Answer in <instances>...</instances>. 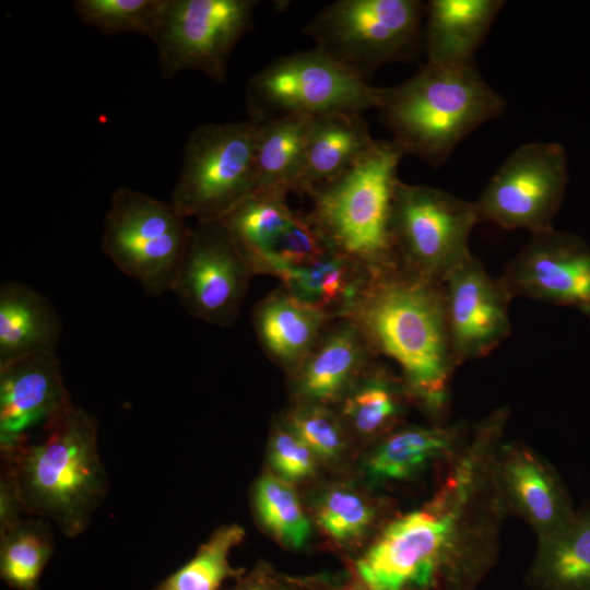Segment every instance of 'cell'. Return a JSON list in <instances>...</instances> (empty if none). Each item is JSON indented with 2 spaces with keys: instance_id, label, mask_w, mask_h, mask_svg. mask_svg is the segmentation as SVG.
I'll list each match as a JSON object with an SVG mask.
<instances>
[{
  "instance_id": "26",
  "label": "cell",
  "mask_w": 590,
  "mask_h": 590,
  "mask_svg": "<svg viewBox=\"0 0 590 590\" xmlns=\"http://www.w3.org/2000/svg\"><path fill=\"white\" fill-rule=\"evenodd\" d=\"M527 581L534 590H590V510L538 540Z\"/></svg>"
},
{
  "instance_id": "35",
  "label": "cell",
  "mask_w": 590,
  "mask_h": 590,
  "mask_svg": "<svg viewBox=\"0 0 590 590\" xmlns=\"http://www.w3.org/2000/svg\"><path fill=\"white\" fill-rule=\"evenodd\" d=\"M326 462L338 460L346 449L349 429L331 405L294 402L282 420Z\"/></svg>"
},
{
  "instance_id": "31",
  "label": "cell",
  "mask_w": 590,
  "mask_h": 590,
  "mask_svg": "<svg viewBox=\"0 0 590 590\" xmlns=\"http://www.w3.org/2000/svg\"><path fill=\"white\" fill-rule=\"evenodd\" d=\"M244 538L245 529L237 523L219 527L196 554L161 581L155 590H219L226 579L243 574L229 564L228 557Z\"/></svg>"
},
{
  "instance_id": "17",
  "label": "cell",
  "mask_w": 590,
  "mask_h": 590,
  "mask_svg": "<svg viewBox=\"0 0 590 590\" xmlns=\"http://www.w3.org/2000/svg\"><path fill=\"white\" fill-rule=\"evenodd\" d=\"M497 473L509 515L519 516L538 540L563 528L575 515L557 472L529 446L503 441Z\"/></svg>"
},
{
  "instance_id": "14",
  "label": "cell",
  "mask_w": 590,
  "mask_h": 590,
  "mask_svg": "<svg viewBox=\"0 0 590 590\" xmlns=\"http://www.w3.org/2000/svg\"><path fill=\"white\" fill-rule=\"evenodd\" d=\"M499 280L511 298L570 307L590 320V247L577 235L554 227L532 234Z\"/></svg>"
},
{
  "instance_id": "7",
  "label": "cell",
  "mask_w": 590,
  "mask_h": 590,
  "mask_svg": "<svg viewBox=\"0 0 590 590\" xmlns=\"http://www.w3.org/2000/svg\"><path fill=\"white\" fill-rule=\"evenodd\" d=\"M389 87L374 86L312 48L280 57L253 74L246 87L250 119L318 116L379 109Z\"/></svg>"
},
{
  "instance_id": "36",
  "label": "cell",
  "mask_w": 590,
  "mask_h": 590,
  "mask_svg": "<svg viewBox=\"0 0 590 590\" xmlns=\"http://www.w3.org/2000/svg\"><path fill=\"white\" fill-rule=\"evenodd\" d=\"M269 461L275 475L294 484L312 477L319 460L310 448L281 421L270 438Z\"/></svg>"
},
{
  "instance_id": "5",
  "label": "cell",
  "mask_w": 590,
  "mask_h": 590,
  "mask_svg": "<svg viewBox=\"0 0 590 590\" xmlns=\"http://www.w3.org/2000/svg\"><path fill=\"white\" fill-rule=\"evenodd\" d=\"M404 152L392 141H376L354 167L311 189L310 215L331 247L371 272L400 263L391 229L392 204Z\"/></svg>"
},
{
  "instance_id": "22",
  "label": "cell",
  "mask_w": 590,
  "mask_h": 590,
  "mask_svg": "<svg viewBox=\"0 0 590 590\" xmlns=\"http://www.w3.org/2000/svg\"><path fill=\"white\" fill-rule=\"evenodd\" d=\"M504 4L503 0H430L423 36L426 62L474 63V54Z\"/></svg>"
},
{
  "instance_id": "19",
  "label": "cell",
  "mask_w": 590,
  "mask_h": 590,
  "mask_svg": "<svg viewBox=\"0 0 590 590\" xmlns=\"http://www.w3.org/2000/svg\"><path fill=\"white\" fill-rule=\"evenodd\" d=\"M467 438L461 425L399 426L376 440L365 472L377 483L408 482L437 463H448Z\"/></svg>"
},
{
  "instance_id": "29",
  "label": "cell",
  "mask_w": 590,
  "mask_h": 590,
  "mask_svg": "<svg viewBox=\"0 0 590 590\" xmlns=\"http://www.w3.org/2000/svg\"><path fill=\"white\" fill-rule=\"evenodd\" d=\"M0 540L1 579L13 590H37L54 552L51 523L24 516Z\"/></svg>"
},
{
  "instance_id": "33",
  "label": "cell",
  "mask_w": 590,
  "mask_h": 590,
  "mask_svg": "<svg viewBox=\"0 0 590 590\" xmlns=\"http://www.w3.org/2000/svg\"><path fill=\"white\" fill-rule=\"evenodd\" d=\"M332 249L310 213L295 211L287 227L255 264L252 273L279 278L283 272L305 266Z\"/></svg>"
},
{
  "instance_id": "20",
  "label": "cell",
  "mask_w": 590,
  "mask_h": 590,
  "mask_svg": "<svg viewBox=\"0 0 590 590\" xmlns=\"http://www.w3.org/2000/svg\"><path fill=\"white\" fill-rule=\"evenodd\" d=\"M362 114L312 116L293 192L308 193L347 173L374 148Z\"/></svg>"
},
{
  "instance_id": "16",
  "label": "cell",
  "mask_w": 590,
  "mask_h": 590,
  "mask_svg": "<svg viewBox=\"0 0 590 590\" xmlns=\"http://www.w3.org/2000/svg\"><path fill=\"white\" fill-rule=\"evenodd\" d=\"M72 405L56 354L0 367V450L10 452Z\"/></svg>"
},
{
  "instance_id": "28",
  "label": "cell",
  "mask_w": 590,
  "mask_h": 590,
  "mask_svg": "<svg viewBox=\"0 0 590 590\" xmlns=\"http://www.w3.org/2000/svg\"><path fill=\"white\" fill-rule=\"evenodd\" d=\"M311 118L307 115H290L256 121V188L293 191Z\"/></svg>"
},
{
  "instance_id": "38",
  "label": "cell",
  "mask_w": 590,
  "mask_h": 590,
  "mask_svg": "<svg viewBox=\"0 0 590 590\" xmlns=\"http://www.w3.org/2000/svg\"><path fill=\"white\" fill-rule=\"evenodd\" d=\"M228 590H284L276 578L267 570V567L258 566L246 576L238 577L237 582Z\"/></svg>"
},
{
  "instance_id": "11",
  "label": "cell",
  "mask_w": 590,
  "mask_h": 590,
  "mask_svg": "<svg viewBox=\"0 0 590 590\" xmlns=\"http://www.w3.org/2000/svg\"><path fill=\"white\" fill-rule=\"evenodd\" d=\"M255 0H165L150 36L161 74L198 71L224 83L229 56L253 27Z\"/></svg>"
},
{
  "instance_id": "32",
  "label": "cell",
  "mask_w": 590,
  "mask_h": 590,
  "mask_svg": "<svg viewBox=\"0 0 590 590\" xmlns=\"http://www.w3.org/2000/svg\"><path fill=\"white\" fill-rule=\"evenodd\" d=\"M379 507L363 492L347 485L327 489L316 504L315 519L321 531L340 545H354L376 527Z\"/></svg>"
},
{
  "instance_id": "37",
  "label": "cell",
  "mask_w": 590,
  "mask_h": 590,
  "mask_svg": "<svg viewBox=\"0 0 590 590\" xmlns=\"http://www.w3.org/2000/svg\"><path fill=\"white\" fill-rule=\"evenodd\" d=\"M24 516L16 486L8 471L2 468L0 480V533L8 530Z\"/></svg>"
},
{
  "instance_id": "21",
  "label": "cell",
  "mask_w": 590,
  "mask_h": 590,
  "mask_svg": "<svg viewBox=\"0 0 590 590\" xmlns=\"http://www.w3.org/2000/svg\"><path fill=\"white\" fill-rule=\"evenodd\" d=\"M62 324L47 297L27 284L0 286V367L56 354Z\"/></svg>"
},
{
  "instance_id": "24",
  "label": "cell",
  "mask_w": 590,
  "mask_h": 590,
  "mask_svg": "<svg viewBox=\"0 0 590 590\" xmlns=\"http://www.w3.org/2000/svg\"><path fill=\"white\" fill-rule=\"evenodd\" d=\"M411 398L401 376L374 361L339 402L349 432L378 440L401 426Z\"/></svg>"
},
{
  "instance_id": "13",
  "label": "cell",
  "mask_w": 590,
  "mask_h": 590,
  "mask_svg": "<svg viewBox=\"0 0 590 590\" xmlns=\"http://www.w3.org/2000/svg\"><path fill=\"white\" fill-rule=\"evenodd\" d=\"M252 272L220 222L191 229L172 292L191 316L221 327L236 320Z\"/></svg>"
},
{
  "instance_id": "15",
  "label": "cell",
  "mask_w": 590,
  "mask_h": 590,
  "mask_svg": "<svg viewBox=\"0 0 590 590\" xmlns=\"http://www.w3.org/2000/svg\"><path fill=\"white\" fill-rule=\"evenodd\" d=\"M450 347L457 366L487 356L510 333V295L472 256L442 283Z\"/></svg>"
},
{
  "instance_id": "4",
  "label": "cell",
  "mask_w": 590,
  "mask_h": 590,
  "mask_svg": "<svg viewBox=\"0 0 590 590\" xmlns=\"http://www.w3.org/2000/svg\"><path fill=\"white\" fill-rule=\"evenodd\" d=\"M505 107V98L474 63L425 62L406 81L389 87L378 110L405 155L439 167L467 135L502 116Z\"/></svg>"
},
{
  "instance_id": "6",
  "label": "cell",
  "mask_w": 590,
  "mask_h": 590,
  "mask_svg": "<svg viewBox=\"0 0 590 590\" xmlns=\"http://www.w3.org/2000/svg\"><path fill=\"white\" fill-rule=\"evenodd\" d=\"M425 10L418 0H339L323 7L304 33L315 48L366 79L382 66L416 58Z\"/></svg>"
},
{
  "instance_id": "27",
  "label": "cell",
  "mask_w": 590,
  "mask_h": 590,
  "mask_svg": "<svg viewBox=\"0 0 590 590\" xmlns=\"http://www.w3.org/2000/svg\"><path fill=\"white\" fill-rule=\"evenodd\" d=\"M286 194L280 189L256 188L220 221L251 272L294 215Z\"/></svg>"
},
{
  "instance_id": "1",
  "label": "cell",
  "mask_w": 590,
  "mask_h": 590,
  "mask_svg": "<svg viewBox=\"0 0 590 590\" xmlns=\"http://www.w3.org/2000/svg\"><path fill=\"white\" fill-rule=\"evenodd\" d=\"M508 515L492 459L465 449L427 502L382 526L354 563L351 590H475L497 563Z\"/></svg>"
},
{
  "instance_id": "23",
  "label": "cell",
  "mask_w": 590,
  "mask_h": 590,
  "mask_svg": "<svg viewBox=\"0 0 590 590\" xmlns=\"http://www.w3.org/2000/svg\"><path fill=\"white\" fill-rule=\"evenodd\" d=\"M331 321L284 287L259 302L252 317L266 353L288 373L298 366Z\"/></svg>"
},
{
  "instance_id": "2",
  "label": "cell",
  "mask_w": 590,
  "mask_h": 590,
  "mask_svg": "<svg viewBox=\"0 0 590 590\" xmlns=\"http://www.w3.org/2000/svg\"><path fill=\"white\" fill-rule=\"evenodd\" d=\"M375 355L400 368L412 403L436 422L448 412L453 359L442 283L402 264L371 272L347 317Z\"/></svg>"
},
{
  "instance_id": "8",
  "label": "cell",
  "mask_w": 590,
  "mask_h": 590,
  "mask_svg": "<svg viewBox=\"0 0 590 590\" xmlns=\"http://www.w3.org/2000/svg\"><path fill=\"white\" fill-rule=\"evenodd\" d=\"M191 229L170 202L119 187L110 197L101 246L122 273L160 296L173 290Z\"/></svg>"
},
{
  "instance_id": "12",
  "label": "cell",
  "mask_w": 590,
  "mask_h": 590,
  "mask_svg": "<svg viewBox=\"0 0 590 590\" xmlns=\"http://www.w3.org/2000/svg\"><path fill=\"white\" fill-rule=\"evenodd\" d=\"M567 182V154L559 143H524L504 161L474 201L477 222L532 234L550 229Z\"/></svg>"
},
{
  "instance_id": "18",
  "label": "cell",
  "mask_w": 590,
  "mask_h": 590,
  "mask_svg": "<svg viewBox=\"0 0 590 590\" xmlns=\"http://www.w3.org/2000/svg\"><path fill=\"white\" fill-rule=\"evenodd\" d=\"M374 356L350 318L332 320L290 373L294 402L338 405Z\"/></svg>"
},
{
  "instance_id": "10",
  "label": "cell",
  "mask_w": 590,
  "mask_h": 590,
  "mask_svg": "<svg viewBox=\"0 0 590 590\" xmlns=\"http://www.w3.org/2000/svg\"><path fill=\"white\" fill-rule=\"evenodd\" d=\"M477 223L474 202L399 179L391 216L393 243L400 263L420 276L444 283L470 259L469 238Z\"/></svg>"
},
{
  "instance_id": "25",
  "label": "cell",
  "mask_w": 590,
  "mask_h": 590,
  "mask_svg": "<svg viewBox=\"0 0 590 590\" xmlns=\"http://www.w3.org/2000/svg\"><path fill=\"white\" fill-rule=\"evenodd\" d=\"M370 275L363 264L332 249L279 279L291 294L334 320L349 316Z\"/></svg>"
},
{
  "instance_id": "3",
  "label": "cell",
  "mask_w": 590,
  "mask_h": 590,
  "mask_svg": "<svg viewBox=\"0 0 590 590\" xmlns=\"http://www.w3.org/2000/svg\"><path fill=\"white\" fill-rule=\"evenodd\" d=\"M94 415L72 405L46 429L2 453L25 516L54 523L66 536L91 524L107 489Z\"/></svg>"
},
{
  "instance_id": "30",
  "label": "cell",
  "mask_w": 590,
  "mask_h": 590,
  "mask_svg": "<svg viewBox=\"0 0 590 590\" xmlns=\"http://www.w3.org/2000/svg\"><path fill=\"white\" fill-rule=\"evenodd\" d=\"M252 506L260 524L282 545L300 550L311 529L294 484L264 473L252 489Z\"/></svg>"
},
{
  "instance_id": "9",
  "label": "cell",
  "mask_w": 590,
  "mask_h": 590,
  "mask_svg": "<svg viewBox=\"0 0 590 590\" xmlns=\"http://www.w3.org/2000/svg\"><path fill=\"white\" fill-rule=\"evenodd\" d=\"M251 119L197 127L186 143L172 205L186 220L220 222L257 187Z\"/></svg>"
},
{
  "instance_id": "34",
  "label": "cell",
  "mask_w": 590,
  "mask_h": 590,
  "mask_svg": "<svg viewBox=\"0 0 590 590\" xmlns=\"http://www.w3.org/2000/svg\"><path fill=\"white\" fill-rule=\"evenodd\" d=\"M165 0H75L80 21L104 34L135 33L150 38Z\"/></svg>"
}]
</instances>
